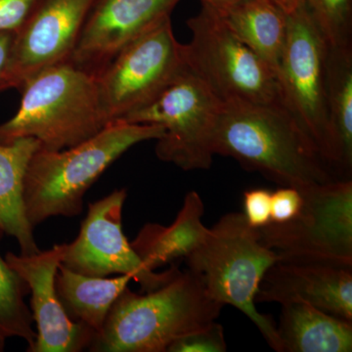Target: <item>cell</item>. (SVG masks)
<instances>
[{
    "label": "cell",
    "mask_w": 352,
    "mask_h": 352,
    "mask_svg": "<svg viewBox=\"0 0 352 352\" xmlns=\"http://www.w3.org/2000/svg\"><path fill=\"white\" fill-rule=\"evenodd\" d=\"M214 151L280 186L302 189L340 179L281 102L224 105Z\"/></svg>",
    "instance_id": "obj_1"
},
{
    "label": "cell",
    "mask_w": 352,
    "mask_h": 352,
    "mask_svg": "<svg viewBox=\"0 0 352 352\" xmlns=\"http://www.w3.org/2000/svg\"><path fill=\"white\" fill-rule=\"evenodd\" d=\"M223 307L188 268L143 295L126 287L88 351L168 352L180 338L217 321Z\"/></svg>",
    "instance_id": "obj_2"
},
{
    "label": "cell",
    "mask_w": 352,
    "mask_h": 352,
    "mask_svg": "<svg viewBox=\"0 0 352 352\" xmlns=\"http://www.w3.org/2000/svg\"><path fill=\"white\" fill-rule=\"evenodd\" d=\"M163 133V127L157 124L115 122L73 147L60 151L38 149L24 179L28 221L34 228L51 217H78L87 190L113 162L134 145L157 140Z\"/></svg>",
    "instance_id": "obj_3"
},
{
    "label": "cell",
    "mask_w": 352,
    "mask_h": 352,
    "mask_svg": "<svg viewBox=\"0 0 352 352\" xmlns=\"http://www.w3.org/2000/svg\"><path fill=\"white\" fill-rule=\"evenodd\" d=\"M17 113L0 124V143L36 138L39 149L60 151L94 138L108 126L96 76L71 63L55 65L21 87Z\"/></svg>",
    "instance_id": "obj_4"
},
{
    "label": "cell",
    "mask_w": 352,
    "mask_h": 352,
    "mask_svg": "<svg viewBox=\"0 0 352 352\" xmlns=\"http://www.w3.org/2000/svg\"><path fill=\"white\" fill-rule=\"evenodd\" d=\"M280 259L276 252L263 244L258 229L248 224L243 212H229L208 228L203 243L185 261L210 298L243 312L268 346L282 352L276 323L259 312L254 302L264 275Z\"/></svg>",
    "instance_id": "obj_5"
},
{
    "label": "cell",
    "mask_w": 352,
    "mask_h": 352,
    "mask_svg": "<svg viewBox=\"0 0 352 352\" xmlns=\"http://www.w3.org/2000/svg\"><path fill=\"white\" fill-rule=\"evenodd\" d=\"M187 25L192 34L183 44L187 69L221 103L280 102L275 72L234 36L219 12L201 4Z\"/></svg>",
    "instance_id": "obj_6"
},
{
    "label": "cell",
    "mask_w": 352,
    "mask_h": 352,
    "mask_svg": "<svg viewBox=\"0 0 352 352\" xmlns=\"http://www.w3.org/2000/svg\"><path fill=\"white\" fill-rule=\"evenodd\" d=\"M224 104L188 69L152 102L120 122L157 124V157L183 170H208L215 156L214 134Z\"/></svg>",
    "instance_id": "obj_7"
},
{
    "label": "cell",
    "mask_w": 352,
    "mask_h": 352,
    "mask_svg": "<svg viewBox=\"0 0 352 352\" xmlns=\"http://www.w3.org/2000/svg\"><path fill=\"white\" fill-rule=\"evenodd\" d=\"M298 190L302 210L288 222L258 229L263 244L281 258L352 266V180Z\"/></svg>",
    "instance_id": "obj_8"
},
{
    "label": "cell",
    "mask_w": 352,
    "mask_h": 352,
    "mask_svg": "<svg viewBox=\"0 0 352 352\" xmlns=\"http://www.w3.org/2000/svg\"><path fill=\"white\" fill-rule=\"evenodd\" d=\"M327 50L305 4L288 15V34L276 71L280 102L333 171L326 97Z\"/></svg>",
    "instance_id": "obj_9"
},
{
    "label": "cell",
    "mask_w": 352,
    "mask_h": 352,
    "mask_svg": "<svg viewBox=\"0 0 352 352\" xmlns=\"http://www.w3.org/2000/svg\"><path fill=\"white\" fill-rule=\"evenodd\" d=\"M187 69L170 18L126 46L97 76L108 124L154 100Z\"/></svg>",
    "instance_id": "obj_10"
},
{
    "label": "cell",
    "mask_w": 352,
    "mask_h": 352,
    "mask_svg": "<svg viewBox=\"0 0 352 352\" xmlns=\"http://www.w3.org/2000/svg\"><path fill=\"white\" fill-rule=\"evenodd\" d=\"M126 189L115 190L101 200L89 204L78 237L65 244L61 264L90 277L131 275L143 293L161 288L179 272V264H170L163 272L149 270L139 258L122 230Z\"/></svg>",
    "instance_id": "obj_11"
},
{
    "label": "cell",
    "mask_w": 352,
    "mask_h": 352,
    "mask_svg": "<svg viewBox=\"0 0 352 352\" xmlns=\"http://www.w3.org/2000/svg\"><path fill=\"white\" fill-rule=\"evenodd\" d=\"M96 0H38L15 34L16 88L39 72L68 63Z\"/></svg>",
    "instance_id": "obj_12"
},
{
    "label": "cell",
    "mask_w": 352,
    "mask_h": 352,
    "mask_svg": "<svg viewBox=\"0 0 352 352\" xmlns=\"http://www.w3.org/2000/svg\"><path fill=\"white\" fill-rule=\"evenodd\" d=\"M182 0H96L69 63L98 76L126 46L170 18Z\"/></svg>",
    "instance_id": "obj_13"
},
{
    "label": "cell",
    "mask_w": 352,
    "mask_h": 352,
    "mask_svg": "<svg viewBox=\"0 0 352 352\" xmlns=\"http://www.w3.org/2000/svg\"><path fill=\"white\" fill-rule=\"evenodd\" d=\"M65 244L31 256L7 252L6 263L30 288L38 337L28 352H80L89 349L96 332L71 320L58 298L55 279Z\"/></svg>",
    "instance_id": "obj_14"
},
{
    "label": "cell",
    "mask_w": 352,
    "mask_h": 352,
    "mask_svg": "<svg viewBox=\"0 0 352 352\" xmlns=\"http://www.w3.org/2000/svg\"><path fill=\"white\" fill-rule=\"evenodd\" d=\"M256 303H309L352 321V266L281 258L264 275Z\"/></svg>",
    "instance_id": "obj_15"
},
{
    "label": "cell",
    "mask_w": 352,
    "mask_h": 352,
    "mask_svg": "<svg viewBox=\"0 0 352 352\" xmlns=\"http://www.w3.org/2000/svg\"><path fill=\"white\" fill-rule=\"evenodd\" d=\"M204 214L205 206L201 196L196 191H190L173 224H145L131 242L132 248L151 270L186 259L207 235L208 228L204 226Z\"/></svg>",
    "instance_id": "obj_16"
},
{
    "label": "cell",
    "mask_w": 352,
    "mask_h": 352,
    "mask_svg": "<svg viewBox=\"0 0 352 352\" xmlns=\"http://www.w3.org/2000/svg\"><path fill=\"white\" fill-rule=\"evenodd\" d=\"M281 307L276 329L282 352H351L352 321L307 302Z\"/></svg>",
    "instance_id": "obj_17"
},
{
    "label": "cell",
    "mask_w": 352,
    "mask_h": 352,
    "mask_svg": "<svg viewBox=\"0 0 352 352\" xmlns=\"http://www.w3.org/2000/svg\"><path fill=\"white\" fill-rule=\"evenodd\" d=\"M39 148L38 141L32 138L17 139L8 144L0 143V226L17 240L23 256L41 252L34 227L25 217L23 200L25 171Z\"/></svg>",
    "instance_id": "obj_18"
},
{
    "label": "cell",
    "mask_w": 352,
    "mask_h": 352,
    "mask_svg": "<svg viewBox=\"0 0 352 352\" xmlns=\"http://www.w3.org/2000/svg\"><path fill=\"white\" fill-rule=\"evenodd\" d=\"M326 97L333 171L340 179H351L352 47L328 46Z\"/></svg>",
    "instance_id": "obj_19"
},
{
    "label": "cell",
    "mask_w": 352,
    "mask_h": 352,
    "mask_svg": "<svg viewBox=\"0 0 352 352\" xmlns=\"http://www.w3.org/2000/svg\"><path fill=\"white\" fill-rule=\"evenodd\" d=\"M131 280L133 278L131 275L113 278L85 276L60 264L55 286L60 302L69 319L98 333L113 302Z\"/></svg>",
    "instance_id": "obj_20"
},
{
    "label": "cell",
    "mask_w": 352,
    "mask_h": 352,
    "mask_svg": "<svg viewBox=\"0 0 352 352\" xmlns=\"http://www.w3.org/2000/svg\"><path fill=\"white\" fill-rule=\"evenodd\" d=\"M221 16L234 36L276 74L288 34V15L270 0H242Z\"/></svg>",
    "instance_id": "obj_21"
},
{
    "label": "cell",
    "mask_w": 352,
    "mask_h": 352,
    "mask_svg": "<svg viewBox=\"0 0 352 352\" xmlns=\"http://www.w3.org/2000/svg\"><path fill=\"white\" fill-rule=\"evenodd\" d=\"M4 234L0 226V241ZM28 295V284L0 256V352L4 351L6 340L10 338L25 340L27 351L36 342L38 335L32 328L34 317L25 302Z\"/></svg>",
    "instance_id": "obj_22"
},
{
    "label": "cell",
    "mask_w": 352,
    "mask_h": 352,
    "mask_svg": "<svg viewBox=\"0 0 352 352\" xmlns=\"http://www.w3.org/2000/svg\"><path fill=\"white\" fill-rule=\"evenodd\" d=\"M329 47H352V0H305Z\"/></svg>",
    "instance_id": "obj_23"
},
{
    "label": "cell",
    "mask_w": 352,
    "mask_h": 352,
    "mask_svg": "<svg viewBox=\"0 0 352 352\" xmlns=\"http://www.w3.org/2000/svg\"><path fill=\"white\" fill-rule=\"evenodd\" d=\"M224 329L217 322L180 338L168 347V352H226Z\"/></svg>",
    "instance_id": "obj_24"
},
{
    "label": "cell",
    "mask_w": 352,
    "mask_h": 352,
    "mask_svg": "<svg viewBox=\"0 0 352 352\" xmlns=\"http://www.w3.org/2000/svg\"><path fill=\"white\" fill-rule=\"evenodd\" d=\"M302 205V193L296 187L281 186L271 192V222L285 223L295 219Z\"/></svg>",
    "instance_id": "obj_25"
},
{
    "label": "cell",
    "mask_w": 352,
    "mask_h": 352,
    "mask_svg": "<svg viewBox=\"0 0 352 352\" xmlns=\"http://www.w3.org/2000/svg\"><path fill=\"white\" fill-rule=\"evenodd\" d=\"M244 214L248 224L259 229L271 223V191L264 188L244 192Z\"/></svg>",
    "instance_id": "obj_26"
},
{
    "label": "cell",
    "mask_w": 352,
    "mask_h": 352,
    "mask_svg": "<svg viewBox=\"0 0 352 352\" xmlns=\"http://www.w3.org/2000/svg\"><path fill=\"white\" fill-rule=\"evenodd\" d=\"M38 0H0V32H17Z\"/></svg>",
    "instance_id": "obj_27"
},
{
    "label": "cell",
    "mask_w": 352,
    "mask_h": 352,
    "mask_svg": "<svg viewBox=\"0 0 352 352\" xmlns=\"http://www.w3.org/2000/svg\"><path fill=\"white\" fill-rule=\"evenodd\" d=\"M15 32H0V92L16 88L13 73Z\"/></svg>",
    "instance_id": "obj_28"
},
{
    "label": "cell",
    "mask_w": 352,
    "mask_h": 352,
    "mask_svg": "<svg viewBox=\"0 0 352 352\" xmlns=\"http://www.w3.org/2000/svg\"><path fill=\"white\" fill-rule=\"evenodd\" d=\"M240 1H242V0H201L203 6L210 7L217 12H219L220 15H223L229 9L232 8Z\"/></svg>",
    "instance_id": "obj_29"
},
{
    "label": "cell",
    "mask_w": 352,
    "mask_h": 352,
    "mask_svg": "<svg viewBox=\"0 0 352 352\" xmlns=\"http://www.w3.org/2000/svg\"><path fill=\"white\" fill-rule=\"evenodd\" d=\"M270 1L279 7L287 15L295 12L305 4V0H270Z\"/></svg>",
    "instance_id": "obj_30"
}]
</instances>
